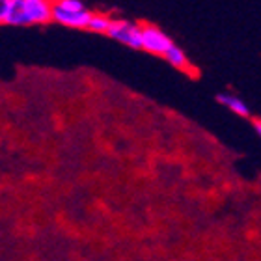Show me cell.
Segmentation results:
<instances>
[{"mask_svg": "<svg viewBox=\"0 0 261 261\" xmlns=\"http://www.w3.org/2000/svg\"><path fill=\"white\" fill-rule=\"evenodd\" d=\"M110 38L127 45L130 49H142V27L123 19H110V27L107 30Z\"/></svg>", "mask_w": 261, "mask_h": 261, "instance_id": "6da1fadb", "label": "cell"}, {"mask_svg": "<svg viewBox=\"0 0 261 261\" xmlns=\"http://www.w3.org/2000/svg\"><path fill=\"white\" fill-rule=\"evenodd\" d=\"M92 13L82 8V10H65L58 2H53V10H50V21H56L69 28H86Z\"/></svg>", "mask_w": 261, "mask_h": 261, "instance_id": "7a4b0ae2", "label": "cell"}, {"mask_svg": "<svg viewBox=\"0 0 261 261\" xmlns=\"http://www.w3.org/2000/svg\"><path fill=\"white\" fill-rule=\"evenodd\" d=\"M174 43L172 39L163 32L159 30L157 27H142V49L147 50V53H153V55H161L170 45Z\"/></svg>", "mask_w": 261, "mask_h": 261, "instance_id": "3957f363", "label": "cell"}, {"mask_svg": "<svg viewBox=\"0 0 261 261\" xmlns=\"http://www.w3.org/2000/svg\"><path fill=\"white\" fill-rule=\"evenodd\" d=\"M22 6L30 24H41L50 21L53 0H22Z\"/></svg>", "mask_w": 261, "mask_h": 261, "instance_id": "277c9868", "label": "cell"}, {"mask_svg": "<svg viewBox=\"0 0 261 261\" xmlns=\"http://www.w3.org/2000/svg\"><path fill=\"white\" fill-rule=\"evenodd\" d=\"M218 103H222L226 109H229L231 112H235V114H239V116L250 114V110H248L245 101H241L239 97L229 95V93H220V95H218Z\"/></svg>", "mask_w": 261, "mask_h": 261, "instance_id": "5b68a950", "label": "cell"}, {"mask_svg": "<svg viewBox=\"0 0 261 261\" xmlns=\"http://www.w3.org/2000/svg\"><path fill=\"white\" fill-rule=\"evenodd\" d=\"M163 56H164V60L168 62L170 65H174V67H179V69H183L189 62H187V56H185V53H183V49H179L175 43H172L168 47V49L164 50L163 53Z\"/></svg>", "mask_w": 261, "mask_h": 261, "instance_id": "8992f818", "label": "cell"}, {"mask_svg": "<svg viewBox=\"0 0 261 261\" xmlns=\"http://www.w3.org/2000/svg\"><path fill=\"white\" fill-rule=\"evenodd\" d=\"M110 27V17L107 15H93L90 17V21H88V27L90 30H93V32L97 34H107V30H109Z\"/></svg>", "mask_w": 261, "mask_h": 261, "instance_id": "52a82bcc", "label": "cell"}, {"mask_svg": "<svg viewBox=\"0 0 261 261\" xmlns=\"http://www.w3.org/2000/svg\"><path fill=\"white\" fill-rule=\"evenodd\" d=\"M58 4L65 10H82L84 4H82L81 0H58Z\"/></svg>", "mask_w": 261, "mask_h": 261, "instance_id": "ba28073f", "label": "cell"}, {"mask_svg": "<svg viewBox=\"0 0 261 261\" xmlns=\"http://www.w3.org/2000/svg\"><path fill=\"white\" fill-rule=\"evenodd\" d=\"M8 8H10V0H0V22H4Z\"/></svg>", "mask_w": 261, "mask_h": 261, "instance_id": "9c48e42d", "label": "cell"}]
</instances>
